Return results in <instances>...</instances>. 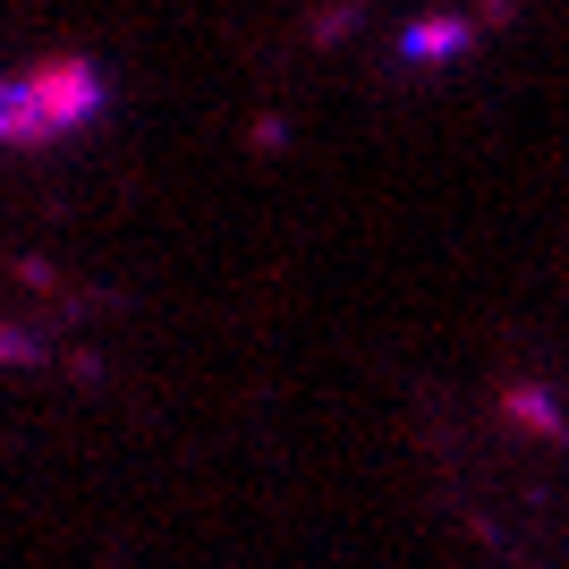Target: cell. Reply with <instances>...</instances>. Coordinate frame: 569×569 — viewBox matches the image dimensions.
<instances>
[{"label":"cell","mask_w":569,"mask_h":569,"mask_svg":"<svg viewBox=\"0 0 569 569\" xmlns=\"http://www.w3.org/2000/svg\"><path fill=\"white\" fill-rule=\"evenodd\" d=\"M102 69L94 60H43V69L0 77V144H51L77 137L86 119L102 111Z\"/></svg>","instance_id":"1"}]
</instances>
